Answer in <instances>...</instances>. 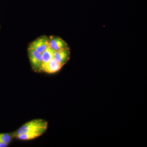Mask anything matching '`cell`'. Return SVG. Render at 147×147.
<instances>
[{
    "mask_svg": "<svg viewBox=\"0 0 147 147\" xmlns=\"http://www.w3.org/2000/svg\"><path fill=\"white\" fill-rule=\"evenodd\" d=\"M48 123L46 121L42 119H35L29 121L24 124L18 130L12 133L13 137H16L17 136L30 132L45 129H47Z\"/></svg>",
    "mask_w": 147,
    "mask_h": 147,
    "instance_id": "6da1fadb",
    "label": "cell"
},
{
    "mask_svg": "<svg viewBox=\"0 0 147 147\" xmlns=\"http://www.w3.org/2000/svg\"><path fill=\"white\" fill-rule=\"evenodd\" d=\"M28 52L30 63L33 71L41 72L42 66L41 54L30 47L28 48Z\"/></svg>",
    "mask_w": 147,
    "mask_h": 147,
    "instance_id": "7a4b0ae2",
    "label": "cell"
},
{
    "mask_svg": "<svg viewBox=\"0 0 147 147\" xmlns=\"http://www.w3.org/2000/svg\"><path fill=\"white\" fill-rule=\"evenodd\" d=\"M48 45L54 52L69 49L67 43L64 40L54 36L48 37Z\"/></svg>",
    "mask_w": 147,
    "mask_h": 147,
    "instance_id": "3957f363",
    "label": "cell"
},
{
    "mask_svg": "<svg viewBox=\"0 0 147 147\" xmlns=\"http://www.w3.org/2000/svg\"><path fill=\"white\" fill-rule=\"evenodd\" d=\"M29 47L34 49L38 53L42 54L49 47L48 37L42 36L39 37L30 44Z\"/></svg>",
    "mask_w": 147,
    "mask_h": 147,
    "instance_id": "277c9868",
    "label": "cell"
},
{
    "mask_svg": "<svg viewBox=\"0 0 147 147\" xmlns=\"http://www.w3.org/2000/svg\"><path fill=\"white\" fill-rule=\"evenodd\" d=\"M70 57V52L69 49L60 50L54 52L53 59L63 66L68 61Z\"/></svg>",
    "mask_w": 147,
    "mask_h": 147,
    "instance_id": "5b68a950",
    "label": "cell"
},
{
    "mask_svg": "<svg viewBox=\"0 0 147 147\" xmlns=\"http://www.w3.org/2000/svg\"><path fill=\"white\" fill-rule=\"evenodd\" d=\"M63 66L53 59L47 63L42 65L41 71L47 74H54L59 71L63 67Z\"/></svg>",
    "mask_w": 147,
    "mask_h": 147,
    "instance_id": "8992f818",
    "label": "cell"
},
{
    "mask_svg": "<svg viewBox=\"0 0 147 147\" xmlns=\"http://www.w3.org/2000/svg\"><path fill=\"white\" fill-rule=\"evenodd\" d=\"M46 130H47L46 129H42L36 130V131H30V132H27L21 135H18L16 138L22 141L32 140L41 136L46 132Z\"/></svg>",
    "mask_w": 147,
    "mask_h": 147,
    "instance_id": "52a82bcc",
    "label": "cell"
},
{
    "mask_svg": "<svg viewBox=\"0 0 147 147\" xmlns=\"http://www.w3.org/2000/svg\"><path fill=\"white\" fill-rule=\"evenodd\" d=\"M54 51L48 47L46 50L41 54L42 59V66L47 63L53 59Z\"/></svg>",
    "mask_w": 147,
    "mask_h": 147,
    "instance_id": "ba28073f",
    "label": "cell"
},
{
    "mask_svg": "<svg viewBox=\"0 0 147 147\" xmlns=\"http://www.w3.org/2000/svg\"><path fill=\"white\" fill-rule=\"evenodd\" d=\"M13 134L10 133H0V143H3L9 145L12 138Z\"/></svg>",
    "mask_w": 147,
    "mask_h": 147,
    "instance_id": "9c48e42d",
    "label": "cell"
},
{
    "mask_svg": "<svg viewBox=\"0 0 147 147\" xmlns=\"http://www.w3.org/2000/svg\"><path fill=\"white\" fill-rule=\"evenodd\" d=\"M9 145L7 144H3V143H0V147H8Z\"/></svg>",
    "mask_w": 147,
    "mask_h": 147,
    "instance_id": "30bf717a",
    "label": "cell"
}]
</instances>
